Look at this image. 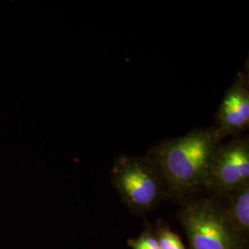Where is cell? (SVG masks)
I'll return each instance as SVG.
<instances>
[{
	"mask_svg": "<svg viewBox=\"0 0 249 249\" xmlns=\"http://www.w3.org/2000/svg\"><path fill=\"white\" fill-rule=\"evenodd\" d=\"M221 141L213 126L197 128L154 147L150 157L170 189L187 193L207 185L214 153Z\"/></svg>",
	"mask_w": 249,
	"mask_h": 249,
	"instance_id": "6da1fadb",
	"label": "cell"
},
{
	"mask_svg": "<svg viewBox=\"0 0 249 249\" xmlns=\"http://www.w3.org/2000/svg\"><path fill=\"white\" fill-rule=\"evenodd\" d=\"M112 176L121 197L135 210H148L159 200L162 177L150 156L119 155L115 160Z\"/></svg>",
	"mask_w": 249,
	"mask_h": 249,
	"instance_id": "7a4b0ae2",
	"label": "cell"
},
{
	"mask_svg": "<svg viewBox=\"0 0 249 249\" xmlns=\"http://www.w3.org/2000/svg\"><path fill=\"white\" fill-rule=\"evenodd\" d=\"M191 249H233L234 237L225 214L210 200L188 205L181 214Z\"/></svg>",
	"mask_w": 249,
	"mask_h": 249,
	"instance_id": "3957f363",
	"label": "cell"
},
{
	"mask_svg": "<svg viewBox=\"0 0 249 249\" xmlns=\"http://www.w3.org/2000/svg\"><path fill=\"white\" fill-rule=\"evenodd\" d=\"M249 138L236 136L216 149L207 184L221 192H232L249 185Z\"/></svg>",
	"mask_w": 249,
	"mask_h": 249,
	"instance_id": "277c9868",
	"label": "cell"
},
{
	"mask_svg": "<svg viewBox=\"0 0 249 249\" xmlns=\"http://www.w3.org/2000/svg\"><path fill=\"white\" fill-rule=\"evenodd\" d=\"M214 129L222 142L229 136H239L249 127V87L248 74L239 72L225 91L216 113Z\"/></svg>",
	"mask_w": 249,
	"mask_h": 249,
	"instance_id": "5b68a950",
	"label": "cell"
},
{
	"mask_svg": "<svg viewBox=\"0 0 249 249\" xmlns=\"http://www.w3.org/2000/svg\"><path fill=\"white\" fill-rule=\"evenodd\" d=\"M231 203V216L242 230L249 228V185L235 190Z\"/></svg>",
	"mask_w": 249,
	"mask_h": 249,
	"instance_id": "8992f818",
	"label": "cell"
},
{
	"mask_svg": "<svg viewBox=\"0 0 249 249\" xmlns=\"http://www.w3.org/2000/svg\"><path fill=\"white\" fill-rule=\"evenodd\" d=\"M157 240L160 249H186L181 239L173 231L167 230L161 231Z\"/></svg>",
	"mask_w": 249,
	"mask_h": 249,
	"instance_id": "52a82bcc",
	"label": "cell"
},
{
	"mask_svg": "<svg viewBox=\"0 0 249 249\" xmlns=\"http://www.w3.org/2000/svg\"><path fill=\"white\" fill-rule=\"evenodd\" d=\"M128 245L132 249H160L158 240L150 235H144L138 239L129 240Z\"/></svg>",
	"mask_w": 249,
	"mask_h": 249,
	"instance_id": "ba28073f",
	"label": "cell"
}]
</instances>
